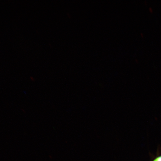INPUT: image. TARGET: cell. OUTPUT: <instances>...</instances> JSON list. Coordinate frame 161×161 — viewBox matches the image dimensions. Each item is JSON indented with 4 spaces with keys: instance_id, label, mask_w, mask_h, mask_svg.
Here are the masks:
<instances>
[{
    "instance_id": "6da1fadb",
    "label": "cell",
    "mask_w": 161,
    "mask_h": 161,
    "mask_svg": "<svg viewBox=\"0 0 161 161\" xmlns=\"http://www.w3.org/2000/svg\"><path fill=\"white\" fill-rule=\"evenodd\" d=\"M154 161H161V156L158 157V158H157Z\"/></svg>"
}]
</instances>
